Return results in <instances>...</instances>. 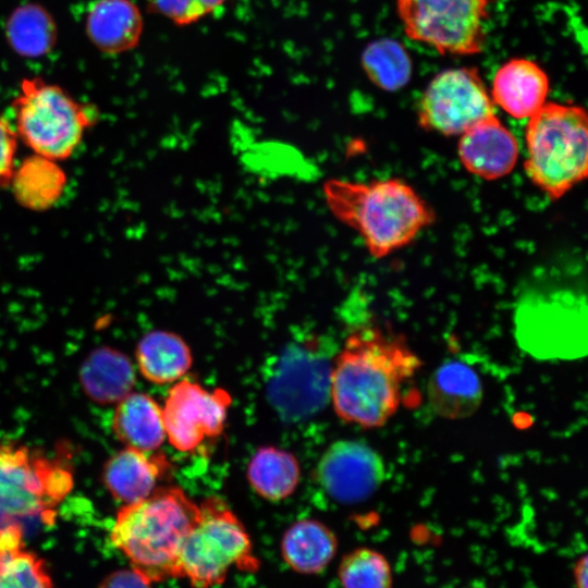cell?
I'll return each instance as SVG.
<instances>
[{"label":"cell","instance_id":"1","mask_svg":"<svg viewBox=\"0 0 588 588\" xmlns=\"http://www.w3.org/2000/svg\"><path fill=\"white\" fill-rule=\"evenodd\" d=\"M421 365L405 340L379 328L352 332L334 358L330 400L345 421L383 426L397 411L403 383Z\"/></svg>","mask_w":588,"mask_h":588},{"label":"cell","instance_id":"2","mask_svg":"<svg viewBox=\"0 0 588 588\" xmlns=\"http://www.w3.org/2000/svg\"><path fill=\"white\" fill-rule=\"evenodd\" d=\"M323 195L333 216L359 234L375 258L406 246L436 220L432 208L399 179H331L323 185Z\"/></svg>","mask_w":588,"mask_h":588},{"label":"cell","instance_id":"3","mask_svg":"<svg viewBox=\"0 0 588 588\" xmlns=\"http://www.w3.org/2000/svg\"><path fill=\"white\" fill-rule=\"evenodd\" d=\"M199 514L200 506L181 488L158 487L119 510L110 539L149 581L177 578L181 548Z\"/></svg>","mask_w":588,"mask_h":588},{"label":"cell","instance_id":"4","mask_svg":"<svg viewBox=\"0 0 588 588\" xmlns=\"http://www.w3.org/2000/svg\"><path fill=\"white\" fill-rule=\"evenodd\" d=\"M528 119L526 174L548 197L559 199L587 176L586 110L546 102Z\"/></svg>","mask_w":588,"mask_h":588},{"label":"cell","instance_id":"5","mask_svg":"<svg viewBox=\"0 0 588 588\" xmlns=\"http://www.w3.org/2000/svg\"><path fill=\"white\" fill-rule=\"evenodd\" d=\"M11 109L17 138L34 155L57 162L75 152L96 121L88 105L39 76L21 81Z\"/></svg>","mask_w":588,"mask_h":588},{"label":"cell","instance_id":"6","mask_svg":"<svg viewBox=\"0 0 588 588\" xmlns=\"http://www.w3.org/2000/svg\"><path fill=\"white\" fill-rule=\"evenodd\" d=\"M199 506V517L180 551L177 577L186 578L193 588H213L234 566L256 568L250 537L224 502L209 498Z\"/></svg>","mask_w":588,"mask_h":588},{"label":"cell","instance_id":"7","mask_svg":"<svg viewBox=\"0 0 588 588\" xmlns=\"http://www.w3.org/2000/svg\"><path fill=\"white\" fill-rule=\"evenodd\" d=\"M73 487V475L56 458L0 438V528L27 518L49 522Z\"/></svg>","mask_w":588,"mask_h":588},{"label":"cell","instance_id":"8","mask_svg":"<svg viewBox=\"0 0 588 588\" xmlns=\"http://www.w3.org/2000/svg\"><path fill=\"white\" fill-rule=\"evenodd\" d=\"M488 0H396L406 35L440 53H479Z\"/></svg>","mask_w":588,"mask_h":588},{"label":"cell","instance_id":"9","mask_svg":"<svg viewBox=\"0 0 588 588\" xmlns=\"http://www.w3.org/2000/svg\"><path fill=\"white\" fill-rule=\"evenodd\" d=\"M494 114L493 101L476 69L458 68L437 74L418 105V123L445 136L461 135Z\"/></svg>","mask_w":588,"mask_h":588},{"label":"cell","instance_id":"10","mask_svg":"<svg viewBox=\"0 0 588 588\" xmlns=\"http://www.w3.org/2000/svg\"><path fill=\"white\" fill-rule=\"evenodd\" d=\"M332 363L316 345H292L270 379L268 395L274 408L291 420L305 418L330 400Z\"/></svg>","mask_w":588,"mask_h":588},{"label":"cell","instance_id":"11","mask_svg":"<svg viewBox=\"0 0 588 588\" xmlns=\"http://www.w3.org/2000/svg\"><path fill=\"white\" fill-rule=\"evenodd\" d=\"M230 404L231 396L223 389L207 390L186 379L179 381L162 407L166 438L181 452L197 450L221 434Z\"/></svg>","mask_w":588,"mask_h":588},{"label":"cell","instance_id":"12","mask_svg":"<svg viewBox=\"0 0 588 588\" xmlns=\"http://www.w3.org/2000/svg\"><path fill=\"white\" fill-rule=\"evenodd\" d=\"M541 303L524 305L517 311L519 346L539 359L571 360L587 354L586 321L578 306Z\"/></svg>","mask_w":588,"mask_h":588},{"label":"cell","instance_id":"13","mask_svg":"<svg viewBox=\"0 0 588 588\" xmlns=\"http://www.w3.org/2000/svg\"><path fill=\"white\" fill-rule=\"evenodd\" d=\"M316 474L329 497L352 504L365 501L378 490L384 480L385 467L371 446L360 441L341 440L323 453Z\"/></svg>","mask_w":588,"mask_h":588},{"label":"cell","instance_id":"14","mask_svg":"<svg viewBox=\"0 0 588 588\" xmlns=\"http://www.w3.org/2000/svg\"><path fill=\"white\" fill-rule=\"evenodd\" d=\"M457 152L464 168L485 180L511 173L518 158V144L512 132L491 114L460 135Z\"/></svg>","mask_w":588,"mask_h":588},{"label":"cell","instance_id":"15","mask_svg":"<svg viewBox=\"0 0 588 588\" xmlns=\"http://www.w3.org/2000/svg\"><path fill=\"white\" fill-rule=\"evenodd\" d=\"M143 30L142 12L132 0H95L86 12V36L106 54H121L134 49Z\"/></svg>","mask_w":588,"mask_h":588},{"label":"cell","instance_id":"16","mask_svg":"<svg viewBox=\"0 0 588 588\" xmlns=\"http://www.w3.org/2000/svg\"><path fill=\"white\" fill-rule=\"evenodd\" d=\"M549 93L547 73L528 59H512L495 73L492 101L516 119L530 118L544 103Z\"/></svg>","mask_w":588,"mask_h":588},{"label":"cell","instance_id":"17","mask_svg":"<svg viewBox=\"0 0 588 588\" xmlns=\"http://www.w3.org/2000/svg\"><path fill=\"white\" fill-rule=\"evenodd\" d=\"M169 469L163 454L125 446L107 462L103 481L114 499L131 504L149 497Z\"/></svg>","mask_w":588,"mask_h":588},{"label":"cell","instance_id":"18","mask_svg":"<svg viewBox=\"0 0 588 588\" xmlns=\"http://www.w3.org/2000/svg\"><path fill=\"white\" fill-rule=\"evenodd\" d=\"M427 395L432 411L446 419L471 416L481 405L482 382L476 370L461 360H446L430 376Z\"/></svg>","mask_w":588,"mask_h":588},{"label":"cell","instance_id":"19","mask_svg":"<svg viewBox=\"0 0 588 588\" xmlns=\"http://www.w3.org/2000/svg\"><path fill=\"white\" fill-rule=\"evenodd\" d=\"M79 380L90 400L118 404L133 392L135 371L131 360L120 351L98 347L83 362Z\"/></svg>","mask_w":588,"mask_h":588},{"label":"cell","instance_id":"20","mask_svg":"<svg viewBox=\"0 0 588 588\" xmlns=\"http://www.w3.org/2000/svg\"><path fill=\"white\" fill-rule=\"evenodd\" d=\"M126 448L152 452L166 439L162 407L149 395L132 392L118 403L112 421Z\"/></svg>","mask_w":588,"mask_h":588},{"label":"cell","instance_id":"21","mask_svg":"<svg viewBox=\"0 0 588 588\" xmlns=\"http://www.w3.org/2000/svg\"><path fill=\"white\" fill-rule=\"evenodd\" d=\"M336 549L338 540L333 531L315 519L294 523L281 541V553L286 565L305 575L321 573L333 560Z\"/></svg>","mask_w":588,"mask_h":588},{"label":"cell","instance_id":"22","mask_svg":"<svg viewBox=\"0 0 588 588\" xmlns=\"http://www.w3.org/2000/svg\"><path fill=\"white\" fill-rule=\"evenodd\" d=\"M136 359L140 373L156 384L177 381L192 365L187 344L175 333L162 330L150 331L140 339Z\"/></svg>","mask_w":588,"mask_h":588},{"label":"cell","instance_id":"23","mask_svg":"<svg viewBox=\"0 0 588 588\" xmlns=\"http://www.w3.org/2000/svg\"><path fill=\"white\" fill-rule=\"evenodd\" d=\"M65 185L66 175L57 161L33 155L16 166L9 186L22 206L45 210L59 200Z\"/></svg>","mask_w":588,"mask_h":588},{"label":"cell","instance_id":"24","mask_svg":"<svg viewBox=\"0 0 588 588\" xmlns=\"http://www.w3.org/2000/svg\"><path fill=\"white\" fill-rule=\"evenodd\" d=\"M4 35L15 53L35 59L53 49L58 27L46 8L36 2H27L10 13L4 24Z\"/></svg>","mask_w":588,"mask_h":588},{"label":"cell","instance_id":"25","mask_svg":"<svg viewBox=\"0 0 588 588\" xmlns=\"http://www.w3.org/2000/svg\"><path fill=\"white\" fill-rule=\"evenodd\" d=\"M0 588H56L44 561L24 547L20 524L0 528Z\"/></svg>","mask_w":588,"mask_h":588},{"label":"cell","instance_id":"26","mask_svg":"<svg viewBox=\"0 0 588 588\" xmlns=\"http://www.w3.org/2000/svg\"><path fill=\"white\" fill-rule=\"evenodd\" d=\"M299 465L293 454L265 446L252 457L247 476L253 489L264 499L280 501L290 497L299 480Z\"/></svg>","mask_w":588,"mask_h":588},{"label":"cell","instance_id":"27","mask_svg":"<svg viewBox=\"0 0 588 588\" xmlns=\"http://www.w3.org/2000/svg\"><path fill=\"white\" fill-rule=\"evenodd\" d=\"M362 65L377 87L389 91L404 87L412 75V61L406 49L388 38L375 40L364 49Z\"/></svg>","mask_w":588,"mask_h":588},{"label":"cell","instance_id":"28","mask_svg":"<svg viewBox=\"0 0 588 588\" xmlns=\"http://www.w3.org/2000/svg\"><path fill=\"white\" fill-rule=\"evenodd\" d=\"M342 588H392L393 574L387 558L370 548L345 554L338 568Z\"/></svg>","mask_w":588,"mask_h":588},{"label":"cell","instance_id":"29","mask_svg":"<svg viewBox=\"0 0 588 588\" xmlns=\"http://www.w3.org/2000/svg\"><path fill=\"white\" fill-rule=\"evenodd\" d=\"M148 8L176 25H189L230 0H145Z\"/></svg>","mask_w":588,"mask_h":588},{"label":"cell","instance_id":"30","mask_svg":"<svg viewBox=\"0 0 588 588\" xmlns=\"http://www.w3.org/2000/svg\"><path fill=\"white\" fill-rule=\"evenodd\" d=\"M17 135L13 125L0 117V186H9L16 168Z\"/></svg>","mask_w":588,"mask_h":588},{"label":"cell","instance_id":"31","mask_svg":"<svg viewBox=\"0 0 588 588\" xmlns=\"http://www.w3.org/2000/svg\"><path fill=\"white\" fill-rule=\"evenodd\" d=\"M151 581L130 567L119 569L102 579L99 588H151Z\"/></svg>","mask_w":588,"mask_h":588},{"label":"cell","instance_id":"32","mask_svg":"<svg viewBox=\"0 0 588 588\" xmlns=\"http://www.w3.org/2000/svg\"><path fill=\"white\" fill-rule=\"evenodd\" d=\"M587 555L578 558L573 567V577L576 588H587L588 564Z\"/></svg>","mask_w":588,"mask_h":588},{"label":"cell","instance_id":"33","mask_svg":"<svg viewBox=\"0 0 588 588\" xmlns=\"http://www.w3.org/2000/svg\"><path fill=\"white\" fill-rule=\"evenodd\" d=\"M474 588H480V587H474Z\"/></svg>","mask_w":588,"mask_h":588}]
</instances>
